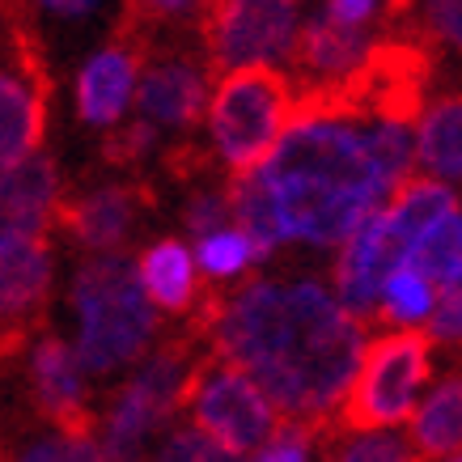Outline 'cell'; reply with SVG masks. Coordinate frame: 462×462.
<instances>
[{
  "label": "cell",
  "instance_id": "obj_28",
  "mask_svg": "<svg viewBox=\"0 0 462 462\" xmlns=\"http://www.w3.org/2000/svg\"><path fill=\"white\" fill-rule=\"evenodd\" d=\"M246 462H314V433L306 424H281Z\"/></svg>",
  "mask_w": 462,
  "mask_h": 462
},
{
  "label": "cell",
  "instance_id": "obj_26",
  "mask_svg": "<svg viewBox=\"0 0 462 462\" xmlns=\"http://www.w3.org/2000/svg\"><path fill=\"white\" fill-rule=\"evenodd\" d=\"M331 462H416V449L399 433H352Z\"/></svg>",
  "mask_w": 462,
  "mask_h": 462
},
{
  "label": "cell",
  "instance_id": "obj_3",
  "mask_svg": "<svg viewBox=\"0 0 462 462\" xmlns=\"http://www.w3.org/2000/svg\"><path fill=\"white\" fill-rule=\"evenodd\" d=\"M72 339L85 378H111L149 356L157 339V310L136 284V267L124 254H89L69 284Z\"/></svg>",
  "mask_w": 462,
  "mask_h": 462
},
{
  "label": "cell",
  "instance_id": "obj_20",
  "mask_svg": "<svg viewBox=\"0 0 462 462\" xmlns=\"http://www.w3.org/2000/svg\"><path fill=\"white\" fill-rule=\"evenodd\" d=\"M416 136V166L429 182H462V98H441L411 124Z\"/></svg>",
  "mask_w": 462,
  "mask_h": 462
},
{
  "label": "cell",
  "instance_id": "obj_7",
  "mask_svg": "<svg viewBox=\"0 0 462 462\" xmlns=\"http://www.w3.org/2000/svg\"><path fill=\"white\" fill-rule=\"evenodd\" d=\"M191 361L179 348L149 352L144 361L132 365V378L119 386L102 416L98 437L106 462H141L149 441L170 424L179 403L191 391Z\"/></svg>",
  "mask_w": 462,
  "mask_h": 462
},
{
  "label": "cell",
  "instance_id": "obj_21",
  "mask_svg": "<svg viewBox=\"0 0 462 462\" xmlns=\"http://www.w3.org/2000/svg\"><path fill=\"white\" fill-rule=\"evenodd\" d=\"M407 263L433 284V293H441L446 284L462 281V204H454L446 217H437V221L424 229L420 242L411 246V259H407Z\"/></svg>",
  "mask_w": 462,
  "mask_h": 462
},
{
  "label": "cell",
  "instance_id": "obj_4",
  "mask_svg": "<svg viewBox=\"0 0 462 462\" xmlns=\"http://www.w3.org/2000/svg\"><path fill=\"white\" fill-rule=\"evenodd\" d=\"M458 204L454 187L429 179H407L386 204H382L369 221L339 246L336 259V289L339 306L352 319H365L378 310L382 284L411 259V246L420 242V234L437 217H446Z\"/></svg>",
  "mask_w": 462,
  "mask_h": 462
},
{
  "label": "cell",
  "instance_id": "obj_12",
  "mask_svg": "<svg viewBox=\"0 0 462 462\" xmlns=\"http://www.w3.org/2000/svg\"><path fill=\"white\" fill-rule=\"evenodd\" d=\"M60 208H64V182L47 153H34L17 166L0 170V229L47 238Z\"/></svg>",
  "mask_w": 462,
  "mask_h": 462
},
{
  "label": "cell",
  "instance_id": "obj_31",
  "mask_svg": "<svg viewBox=\"0 0 462 462\" xmlns=\"http://www.w3.org/2000/svg\"><path fill=\"white\" fill-rule=\"evenodd\" d=\"M322 14H327V17H336L339 26L369 30L374 22H378L382 5H374V0H331V5H322Z\"/></svg>",
  "mask_w": 462,
  "mask_h": 462
},
{
  "label": "cell",
  "instance_id": "obj_30",
  "mask_svg": "<svg viewBox=\"0 0 462 462\" xmlns=\"http://www.w3.org/2000/svg\"><path fill=\"white\" fill-rule=\"evenodd\" d=\"M157 136H162V132H153L144 119H132V124L115 127V136H111V144H106V149H111L115 162H136V157H144L149 149H153Z\"/></svg>",
  "mask_w": 462,
  "mask_h": 462
},
{
  "label": "cell",
  "instance_id": "obj_13",
  "mask_svg": "<svg viewBox=\"0 0 462 462\" xmlns=\"http://www.w3.org/2000/svg\"><path fill=\"white\" fill-rule=\"evenodd\" d=\"M30 391L56 429H85L89 420V378L64 336H42L30 348Z\"/></svg>",
  "mask_w": 462,
  "mask_h": 462
},
{
  "label": "cell",
  "instance_id": "obj_33",
  "mask_svg": "<svg viewBox=\"0 0 462 462\" xmlns=\"http://www.w3.org/2000/svg\"><path fill=\"white\" fill-rule=\"evenodd\" d=\"M42 14L56 17V22H85V17L98 14V5H89V0H81V5H60V0H51V5H42Z\"/></svg>",
  "mask_w": 462,
  "mask_h": 462
},
{
  "label": "cell",
  "instance_id": "obj_29",
  "mask_svg": "<svg viewBox=\"0 0 462 462\" xmlns=\"http://www.w3.org/2000/svg\"><path fill=\"white\" fill-rule=\"evenodd\" d=\"M429 344H462V281L446 284L437 293V306H433V319L424 327Z\"/></svg>",
  "mask_w": 462,
  "mask_h": 462
},
{
  "label": "cell",
  "instance_id": "obj_18",
  "mask_svg": "<svg viewBox=\"0 0 462 462\" xmlns=\"http://www.w3.org/2000/svg\"><path fill=\"white\" fill-rule=\"evenodd\" d=\"M297 56L306 60V69L327 81H344L352 72H361L374 60V39L369 30L339 26L336 17L314 14L301 22V39H297Z\"/></svg>",
  "mask_w": 462,
  "mask_h": 462
},
{
  "label": "cell",
  "instance_id": "obj_15",
  "mask_svg": "<svg viewBox=\"0 0 462 462\" xmlns=\"http://www.w3.org/2000/svg\"><path fill=\"white\" fill-rule=\"evenodd\" d=\"M56 259L47 238L0 229V322H22L47 301Z\"/></svg>",
  "mask_w": 462,
  "mask_h": 462
},
{
  "label": "cell",
  "instance_id": "obj_6",
  "mask_svg": "<svg viewBox=\"0 0 462 462\" xmlns=\"http://www.w3.org/2000/svg\"><path fill=\"white\" fill-rule=\"evenodd\" d=\"M433 378V344L424 331H386L369 339L344 394V420L356 433H394L420 403Z\"/></svg>",
  "mask_w": 462,
  "mask_h": 462
},
{
  "label": "cell",
  "instance_id": "obj_10",
  "mask_svg": "<svg viewBox=\"0 0 462 462\" xmlns=\"http://www.w3.org/2000/svg\"><path fill=\"white\" fill-rule=\"evenodd\" d=\"M136 81H141V56L127 42H106L77 69L72 81V102L77 119L89 127H119L127 124V111L136 102Z\"/></svg>",
  "mask_w": 462,
  "mask_h": 462
},
{
  "label": "cell",
  "instance_id": "obj_23",
  "mask_svg": "<svg viewBox=\"0 0 462 462\" xmlns=\"http://www.w3.org/2000/svg\"><path fill=\"white\" fill-rule=\"evenodd\" d=\"M191 254H196V272H204L208 281H238L259 259H267L238 225H225V229L208 234V238H196Z\"/></svg>",
  "mask_w": 462,
  "mask_h": 462
},
{
  "label": "cell",
  "instance_id": "obj_14",
  "mask_svg": "<svg viewBox=\"0 0 462 462\" xmlns=\"http://www.w3.org/2000/svg\"><path fill=\"white\" fill-rule=\"evenodd\" d=\"M47 132V94L42 77L22 60L0 64V170L39 153Z\"/></svg>",
  "mask_w": 462,
  "mask_h": 462
},
{
  "label": "cell",
  "instance_id": "obj_5",
  "mask_svg": "<svg viewBox=\"0 0 462 462\" xmlns=\"http://www.w3.org/2000/svg\"><path fill=\"white\" fill-rule=\"evenodd\" d=\"M293 115V89L281 69L225 72L204 106L212 149L234 174H251L254 166H263L267 153L289 132Z\"/></svg>",
  "mask_w": 462,
  "mask_h": 462
},
{
  "label": "cell",
  "instance_id": "obj_16",
  "mask_svg": "<svg viewBox=\"0 0 462 462\" xmlns=\"http://www.w3.org/2000/svg\"><path fill=\"white\" fill-rule=\"evenodd\" d=\"M60 217L89 254H119L141 225V199L132 187H94L64 204Z\"/></svg>",
  "mask_w": 462,
  "mask_h": 462
},
{
  "label": "cell",
  "instance_id": "obj_27",
  "mask_svg": "<svg viewBox=\"0 0 462 462\" xmlns=\"http://www.w3.org/2000/svg\"><path fill=\"white\" fill-rule=\"evenodd\" d=\"M153 462H246V458H234L225 454L221 446H212L204 433H196L191 424L187 429H170L162 437V446L153 449Z\"/></svg>",
  "mask_w": 462,
  "mask_h": 462
},
{
  "label": "cell",
  "instance_id": "obj_2",
  "mask_svg": "<svg viewBox=\"0 0 462 462\" xmlns=\"http://www.w3.org/2000/svg\"><path fill=\"white\" fill-rule=\"evenodd\" d=\"M212 339L221 361L242 369L293 424L319 420L344 403L369 344L361 319L314 276H259L242 284L217 310Z\"/></svg>",
  "mask_w": 462,
  "mask_h": 462
},
{
  "label": "cell",
  "instance_id": "obj_19",
  "mask_svg": "<svg viewBox=\"0 0 462 462\" xmlns=\"http://www.w3.org/2000/svg\"><path fill=\"white\" fill-rule=\"evenodd\" d=\"M411 441L407 446L424 458H454L462 449V374L429 382L411 411Z\"/></svg>",
  "mask_w": 462,
  "mask_h": 462
},
{
  "label": "cell",
  "instance_id": "obj_8",
  "mask_svg": "<svg viewBox=\"0 0 462 462\" xmlns=\"http://www.w3.org/2000/svg\"><path fill=\"white\" fill-rule=\"evenodd\" d=\"M187 403H191V420H196L191 429L234 458L254 454L281 429V411L267 403V394L242 369L225 361H212L208 369H199L191 378Z\"/></svg>",
  "mask_w": 462,
  "mask_h": 462
},
{
  "label": "cell",
  "instance_id": "obj_25",
  "mask_svg": "<svg viewBox=\"0 0 462 462\" xmlns=\"http://www.w3.org/2000/svg\"><path fill=\"white\" fill-rule=\"evenodd\" d=\"M182 225H187V234L191 238H208L225 225H234V199L225 187H199L196 196L187 199V208H182Z\"/></svg>",
  "mask_w": 462,
  "mask_h": 462
},
{
  "label": "cell",
  "instance_id": "obj_34",
  "mask_svg": "<svg viewBox=\"0 0 462 462\" xmlns=\"http://www.w3.org/2000/svg\"><path fill=\"white\" fill-rule=\"evenodd\" d=\"M441 462H462V454H454V458H441Z\"/></svg>",
  "mask_w": 462,
  "mask_h": 462
},
{
  "label": "cell",
  "instance_id": "obj_22",
  "mask_svg": "<svg viewBox=\"0 0 462 462\" xmlns=\"http://www.w3.org/2000/svg\"><path fill=\"white\" fill-rule=\"evenodd\" d=\"M433 306H437L433 284L424 281L411 263H403L391 281L382 284L378 310H374V314H382L394 331H420V327H429V319H433Z\"/></svg>",
  "mask_w": 462,
  "mask_h": 462
},
{
  "label": "cell",
  "instance_id": "obj_11",
  "mask_svg": "<svg viewBox=\"0 0 462 462\" xmlns=\"http://www.w3.org/2000/svg\"><path fill=\"white\" fill-rule=\"evenodd\" d=\"M136 119L153 127V132H179L191 127L208 106V77L196 60H153L149 69H141L136 81Z\"/></svg>",
  "mask_w": 462,
  "mask_h": 462
},
{
  "label": "cell",
  "instance_id": "obj_17",
  "mask_svg": "<svg viewBox=\"0 0 462 462\" xmlns=\"http://www.w3.org/2000/svg\"><path fill=\"white\" fill-rule=\"evenodd\" d=\"M136 284L149 297L153 310L166 314H182V310L196 306V289H199V272H196V254L191 242L182 238H157L149 242L136 259Z\"/></svg>",
  "mask_w": 462,
  "mask_h": 462
},
{
  "label": "cell",
  "instance_id": "obj_32",
  "mask_svg": "<svg viewBox=\"0 0 462 462\" xmlns=\"http://www.w3.org/2000/svg\"><path fill=\"white\" fill-rule=\"evenodd\" d=\"M424 14H429V26H433L441 39L462 47V0H437Z\"/></svg>",
  "mask_w": 462,
  "mask_h": 462
},
{
  "label": "cell",
  "instance_id": "obj_9",
  "mask_svg": "<svg viewBox=\"0 0 462 462\" xmlns=\"http://www.w3.org/2000/svg\"><path fill=\"white\" fill-rule=\"evenodd\" d=\"M301 9L289 0H234L221 5L208 26L212 56L225 72L238 69H276L297 56Z\"/></svg>",
  "mask_w": 462,
  "mask_h": 462
},
{
  "label": "cell",
  "instance_id": "obj_24",
  "mask_svg": "<svg viewBox=\"0 0 462 462\" xmlns=\"http://www.w3.org/2000/svg\"><path fill=\"white\" fill-rule=\"evenodd\" d=\"M14 462H106L89 429H51L14 454Z\"/></svg>",
  "mask_w": 462,
  "mask_h": 462
},
{
  "label": "cell",
  "instance_id": "obj_1",
  "mask_svg": "<svg viewBox=\"0 0 462 462\" xmlns=\"http://www.w3.org/2000/svg\"><path fill=\"white\" fill-rule=\"evenodd\" d=\"M416 136L399 106H314L293 115L263 166L229 187L234 225L263 254L339 251L411 179Z\"/></svg>",
  "mask_w": 462,
  "mask_h": 462
}]
</instances>
